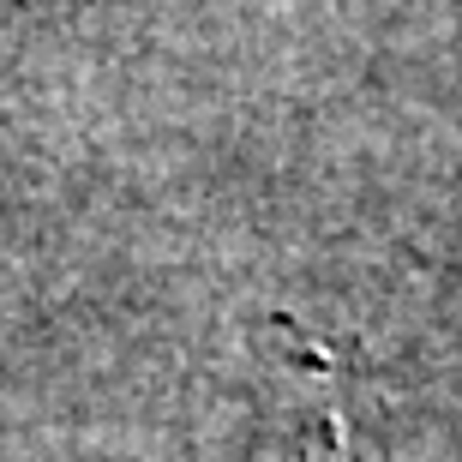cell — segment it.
Instances as JSON below:
<instances>
[{
	"mask_svg": "<svg viewBox=\"0 0 462 462\" xmlns=\"http://www.w3.org/2000/svg\"><path fill=\"white\" fill-rule=\"evenodd\" d=\"M294 462H348V427H343V414H337V409H325L319 432L307 427V439H300Z\"/></svg>",
	"mask_w": 462,
	"mask_h": 462,
	"instance_id": "1",
	"label": "cell"
}]
</instances>
